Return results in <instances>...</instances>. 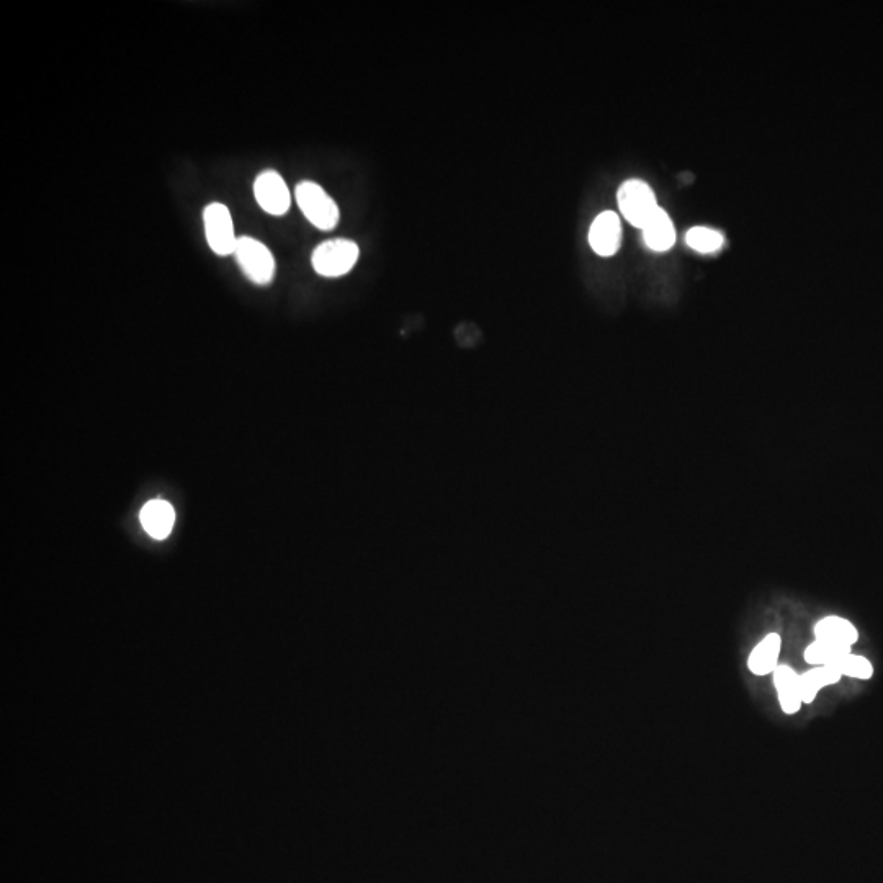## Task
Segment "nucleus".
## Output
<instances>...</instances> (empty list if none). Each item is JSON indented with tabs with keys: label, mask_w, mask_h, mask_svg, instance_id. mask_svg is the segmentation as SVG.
Returning a JSON list of instances; mask_svg holds the SVG:
<instances>
[{
	"label": "nucleus",
	"mask_w": 883,
	"mask_h": 883,
	"mask_svg": "<svg viewBox=\"0 0 883 883\" xmlns=\"http://www.w3.org/2000/svg\"><path fill=\"white\" fill-rule=\"evenodd\" d=\"M782 643L784 641L780 633L771 632L764 635L749 653L746 661L749 673L756 677L772 676L780 664Z\"/></svg>",
	"instance_id": "6e6552de"
},
{
	"label": "nucleus",
	"mask_w": 883,
	"mask_h": 883,
	"mask_svg": "<svg viewBox=\"0 0 883 883\" xmlns=\"http://www.w3.org/2000/svg\"><path fill=\"white\" fill-rule=\"evenodd\" d=\"M295 198L306 220L310 221L314 228L321 231H331L336 228L341 218V211L334 198L321 185L311 180H303L296 185Z\"/></svg>",
	"instance_id": "f257e3e1"
},
{
	"label": "nucleus",
	"mask_w": 883,
	"mask_h": 883,
	"mask_svg": "<svg viewBox=\"0 0 883 883\" xmlns=\"http://www.w3.org/2000/svg\"><path fill=\"white\" fill-rule=\"evenodd\" d=\"M617 200H619L620 213L624 215L625 220L640 229L659 208L655 192L650 185L640 179H630L620 185Z\"/></svg>",
	"instance_id": "7ed1b4c3"
},
{
	"label": "nucleus",
	"mask_w": 883,
	"mask_h": 883,
	"mask_svg": "<svg viewBox=\"0 0 883 883\" xmlns=\"http://www.w3.org/2000/svg\"><path fill=\"white\" fill-rule=\"evenodd\" d=\"M851 651V648L836 645L833 641L815 638L803 651V659L808 666H834Z\"/></svg>",
	"instance_id": "4468645a"
},
{
	"label": "nucleus",
	"mask_w": 883,
	"mask_h": 883,
	"mask_svg": "<svg viewBox=\"0 0 883 883\" xmlns=\"http://www.w3.org/2000/svg\"><path fill=\"white\" fill-rule=\"evenodd\" d=\"M139 520L149 537L154 540H164L171 535L175 524L174 507L162 499H154L144 504L139 512Z\"/></svg>",
	"instance_id": "9d476101"
},
{
	"label": "nucleus",
	"mask_w": 883,
	"mask_h": 883,
	"mask_svg": "<svg viewBox=\"0 0 883 883\" xmlns=\"http://www.w3.org/2000/svg\"><path fill=\"white\" fill-rule=\"evenodd\" d=\"M833 668L838 669L841 676L851 677V679H857V681H870L875 674L872 661L867 656L856 655L852 651L844 658L839 659Z\"/></svg>",
	"instance_id": "2eb2a0df"
},
{
	"label": "nucleus",
	"mask_w": 883,
	"mask_h": 883,
	"mask_svg": "<svg viewBox=\"0 0 883 883\" xmlns=\"http://www.w3.org/2000/svg\"><path fill=\"white\" fill-rule=\"evenodd\" d=\"M244 274L256 285H269L274 280L275 259L269 247L257 239L243 236L238 238L233 254Z\"/></svg>",
	"instance_id": "20e7f679"
},
{
	"label": "nucleus",
	"mask_w": 883,
	"mask_h": 883,
	"mask_svg": "<svg viewBox=\"0 0 883 883\" xmlns=\"http://www.w3.org/2000/svg\"><path fill=\"white\" fill-rule=\"evenodd\" d=\"M589 244L597 256H615L622 244V223L614 211H604L596 216L589 229Z\"/></svg>",
	"instance_id": "0eeeda50"
},
{
	"label": "nucleus",
	"mask_w": 883,
	"mask_h": 883,
	"mask_svg": "<svg viewBox=\"0 0 883 883\" xmlns=\"http://www.w3.org/2000/svg\"><path fill=\"white\" fill-rule=\"evenodd\" d=\"M686 243L694 251L702 252V254H712V252L722 249L723 236L722 233H718L715 229L697 226V228L687 231Z\"/></svg>",
	"instance_id": "dca6fc26"
},
{
	"label": "nucleus",
	"mask_w": 883,
	"mask_h": 883,
	"mask_svg": "<svg viewBox=\"0 0 883 883\" xmlns=\"http://www.w3.org/2000/svg\"><path fill=\"white\" fill-rule=\"evenodd\" d=\"M360 257L357 243L350 239H331L314 249L311 264L316 274L334 278L349 274Z\"/></svg>",
	"instance_id": "f03ea898"
},
{
	"label": "nucleus",
	"mask_w": 883,
	"mask_h": 883,
	"mask_svg": "<svg viewBox=\"0 0 883 883\" xmlns=\"http://www.w3.org/2000/svg\"><path fill=\"white\" fill-rule=\"evenodd\" d=\"M254 195L259 207L269 215H285L292 205V193L288 189L287 182L275 171L259 174L254 182Z\"/></svg>",
	"instance_id": "423d86ee"
},
{
	"label": "nucleus",
	"mask_w": 883,
	"mask_h": 883,
	"mask_svg": "<svg viewBox=\"0 0 883 883\" xmlns=\"http://www.w3.org/2000/svg\"><path fill=\"white\" fill-rule=\"evenodd\" d=\"M771 677L776 687L780 710L785 715H797L803 707L800 681H798L800 674L797 673V669L790 664L780 663Z\"/></svg>",
	"instance_id": "1a4fd4ad"
},
{
	"label": "nucleus",
	"mask_w": 883,
	"mask_h": 883,
	"mask_svg": "<svg viewBox=\"0 0 883 883\" xmlns=\"http://www.w3.org/2000/svg\"><path fill=\"white\" fill-rule=\"evenodd\" d=\"M813 635L820 640L833 641L836 645L851 648L859 641V630L851 620L839 615H826L813 625Z\"/></svg>",
	"instance_id": "f8f14e48"
},
{
	"label": "nucleus",
	"mask_w": 883,
	"mask_h": 883,
	"mask_svg": "<svg viewBox=\"0 0 883 883\" xmlns=\"http://www.w3.org/2000/svg\"><path fill=\"white\" fill-rule=\"evenodd\" d=\"M203 223L211 251L221 257L234 254L238 238L234 233L233 218L228 207L223 203H210L203 211Z\"/></svg>",
	"instance_id": "39448f33"
},
{
	"label": "nucleus",
	"mask_w": 883,
	"mask_h": 883,
	"mask_svg": "<svg viewBox=\"0 0 883 883\" xmlns=\"http://www.w3.org/2000/svg\"><path fill=\"white\" fill-rule=\"evenodd\" d=\"M643 239L651 251L666 252L676 243V229L668 213L659 207L655 215L646 221L643 228Z\"/></svg>",
	"instance_id": "9b49d317"
},
{
	"label": "nucleus",
	"mask_w": 883,
	"mask_h": 883,
	"mask_svg": "<svg viewBox=\"0 0 883 883\" xmlns=\"http://www.w3.org/2000/svg\"><path fill=\"white\" fill-rule=\"evenodd\" d=\"M803 705H812L825 687L836 686L843 676L833 666H812L798 677Z\"/></svg>",
	"instance_id": "ddd939ff"
}]
</instances>
